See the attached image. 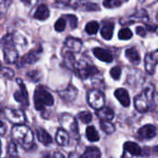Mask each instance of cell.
I'll return each mask as SVG.
<instances>
[{
	"instance_id": "d590c367",
	"label": "cell",
	"mask_w": 158,
	"mask_h": 158,
	"mask_svg": "<svg viewBox=\"0 0 158 158\" xmlns=\"http://www.w3.org/2000/svg\"><path fill=\"white\" fill-rule=\"evenodd\" d=\"M136 34L139 36H142L144 37L146 35V30L142 27V26H138L136 28Z\"/></svg>"
},
{
	"instance_id": "277c9868",
	"label": "cell",
	"mask_w": 158,
	"mask_h": 158,
	"mask_svg": "<svg viewBox=\"0 0 158 158\" xmlns=\"http://www.w3.org/2000/svg\"><path fill=\"white\" fill-rule=\"evenodd\" d=\"M2 46L4 51V58L8 63L16 62L18 60V51L14 44V37L12 35H7L2 39Z\"/></svg>"
},
{
	"instance_id": "1f68e13d",
	"label": "cell",
	"mask_w": 158,
	"mask_h": 158,
	"mask_svg": "<svg viewBox=\"0 0 158 158\" xmlns=\"http://www.w3.org/2000/svg\"><path fill=\"white\" fill-rule=\"evenodd\" d=\"M121 73H122V69L119 66H114L110 71V74H111L112 78L114 79V80H118V79H120Z\"/></svg>"
},
{
	"instance_id": "9c48e42d",
	"label": "cell",
	"mask_w": 158,
	"mask_h": 158,
	"mask_svg": "<svg viewBox=\"0 0 158 158\" xmlns=\"http://www.w3.org/2000/svg\"><path fill=\"white\" fill-rule=\"evenodd\" d=\"M42 48H38L36 49H34L32 51H30L28 54H26L25 56H23L20 60H19V63H18V66L22 67V66H24V65H27V64H33L35 62H36L41 54H42Z\"/></svg>"
},
{
	"instance_id": "816d5d0a",
	"label": "cell",
	"mask_w": 158,
	"mask_h": 158,
	"mask_svg": "<svg viewBox=\"0 0 158 158\" xmlns=\"http://www.w3.org/2000/svg\"><path fill=\"white\" fill-rule=\"evenodd\" d=\"M0 68H1V63H0Z\"/></svg>"
},
{
	"instance_id": "5b68a950",
	"label": "cell",
	"mask_w": 158,
	"mask_h": 158,
	"mask_svg": "<svg viewBox=\"0 0 158 158\" xmlns=\"http://www.w3.org/2000/svg\"><path fill=\"white\" fill-rule=\"evenodd\" d=\"M75 71H76L78 76L84 79V80L99 73V70L94 65L84 62V61L79 62V64L76 65Z\"/></svg>"
},
{
	"instance_id": "6da1fadb",
	"label": "cell",
	"mask_w": 158,
	"mask_h": 158,
	"mask_svg": "<svg viewBox=\"0 0 158 158\" xmlns=\"http://www.w3.org/2000/svg\"><path fill=\"white\" fill-rule=\"evenodd\" d=\"M153 95H154V88L153 86L150 85L135 98L134 100L135 108L139 113L147 112L153 102Z\"/></svg>"
},
{
	"instance_id": "44dd1931",
	"label": "cell",
	"mask_w": 158,
	"mask_h": 158,
	"mask_svg": "<svg viewBox=\"0 0 158 158\" xmlns=\"http://www.w3.org/2000/svg\"><path fill=\"white\" fill-rule=\"evenodd\" d=\"M126 57L129 60V61L132 64L138 65L140 62V56L138 50L134 48H130L126 50Z\"/></svg>"
},
{
	"instance_id": "603a6c76",
	"label": "cell",
	"mask_w": 158,
	"mask_h": 158,
	"mask_svg": "<svg viewBox=\"0 0 158 158\" xmlns=\"http://www.w3.org/2000/svg\"><path fill=\"white\" fill-rule=\"evenodd\" d=\"M101 150L97 147L91 146L86 149L84 153L81 155V158H101Z\"/></svg>"
},
{
	"instance_id": "4316f807",
	"label": "cell",
	"mask_w": 158,
	"mask_h": 158,
	"mask_svg": "<svg viewBox=\"0 0 158 158\" xmlns=\"http://www.w3.org/2000/svg\"><path fill=\"white\" fill-rule=\"evenodd\" d=\"M101 127L107 134H112L115 130V127L113 123H111V121L101 120Z\"/></svg>"
},
{
	"instance_id": "8d00e7d4",
	"label": "cell",
	"mask_w": 158,
	"mask_h": 158,
	"mask_svg": "<svg viewBox=\"0 0 158 158\" xmlns=\"http://www.w3.org/2000/svg\"><path fill=\"white\" fill-rule=\"evenodd\" d=\"M9 152H10V154H13V155H15L17 153V148L13 142H10L9 145Z\"/></svg>"
},
{
	"instance_id": "f546056e",
	"label": "cell",
	"mask_w": 158,
	"mask_h": 158,
	"mask_svg": "<svg viewBox=\"0 0 158 158\" xmlns=\"http://www.w3.org/2000/svg\"><path fill=\"white\" fill-rule=\"evenodd\" d=\"M78 118L80 119L84 124H89L92 120V114H91V113H89L88 111L80 112L78 114Z\"/></svg>"
},
{
	"instance_id": "60d3db41",
	"label": "cell",
	"mask_w": 158,
	"mask_h": 158,
	"mask_svg": "<svg viewBox=\"0 0 158 158\" xmlns=\"http://www.w3.org/2000/svg\"><path fill=\"white\" fill-rule=\"evenodd\" d=\"M11 3V0H0V5H3L5 7H8Z\"/></svg>"
},
{
	"instance_id": "f1b7e54d",
	"label": "cell",
	"mask_w": 158,
	"mask_h": 158,
	"mask_svg": "<svg viewBox=\"0 0 158 158\" xmlns=\"http://www.w3.org/2000/svg\"><path fill=\"white\" fill-rule=\"evenodd\" d=\"M133 34L128 28H123L118 33V38L121 40H128L132 37Z\"/></svg>"
},
{
	"instance_id": "8fae6325",
	"label": "cell",
	"mask_w": 158,
	"mask_h": 158,
	"mask_svg": "<svg viewBox=\"0 0 158 158\" xmlns=\"http://www.w3.org/2000/svg\"><path fill=\"white\" fill-rule=\"evenodd\" d=\"M145 70L149 74H152L158 64V50L146 54L144 59Z\"/></svg>"
},
{
	"instance_id": "bcb514c9",
	"label": "cell",
	"mask_w": 158,
	"mask_h": 158,
	"mask_svg": "<svg viewBox=\"0 0 158 158\" xmlns=\"http://www.w3.org/2000/svg\"><path fill=\"white\" fill-rule=\"evenodd\" d=\"M0 155H1V141H0Z\"/></svg>"
},
{
	"instance_id": "4dcf8cb0",
	"label": "cell",
	"mask_w": 158,
	"mask_h": 158,
	"mask_svg": "<svg viewBox=\"0 0 158 158\" xmlns=\"http://www.w3.org/2000/svg\"><path fill=\"white\" fill-rule=\"evenodd\" d=\"M103 6L107 9H114L122 5L121 0H103Z\"/></svg>"
},
{
	"instance_id": "7c38bea8",
	"label": "cell",
	"mask_w": 158,
	"mask_h": 158,
	"mask_svg": "<svg viewBox=\"0 0 158 158\" xmlns=\"http://www.w3.org/2000/svg\"><path fill=\"white\" fill-rule=\"evenodd\" d=\"M82 42L74 37H67L64 42V49L73 53H78L82 48Z\"/></svg>"
},
{
	"instance_id": "681fc988",
	"label": "cell",
	"mask_w": 158,
	"mask_h": 158,
	"mask_svg": "<svg viewBox=\"0 0 158 158\" xmlns=\"http://www.w3.org/2000/svg\"><path fill=\"white\" fill-rule=\"evenodd\" d=\"M139 2H144L145 0H139Z\"/></svg>"
},
{
	"instance_id": "c3c4849f",
	"label": "cell",
	"mask_w": 158,
	"mask_h": 158,
	"mask_svg": "<svg viewBox=\"0 0 158 158\" xmlns=\"http://www.w3.org/2000/svg\"><path fill=\"white\" fill-rule=\"evenodd\" d=\"M1 110H2V106H1V104H0V112H1Z\"/></svg>"
},
{
	"instance_id": "74e56055",
	"label": "cell",
	"mask_w": 158,
	"mask_h": 158,
	"mask_svg": "<svg viewBox=\"0 0 158 158\" xmlns=\"http://www.w3.org/2000/svg\"><path fill=\"white\" fill-rule=\"evenodd\" d=\"M2 73H3V74H4L5 76H9V77H13V75H14V72H13L12 70L9 69V68L3 69V70H2Z\"/></svg>"
},
{
	"instance_id": "ac0fdd59",
	"label": "cell",
	"mask_w": 158,
	"mask_h": 158,
	"mask_svg": "<svg viewBox=\"0 0 158 158\" xmlns=\"http://www.w3.org/2000/svg\"><path fill=\"white\" fill-rule=\"evenodd\" d=\"M96 114L101 120H105V121H111L114 117V111L109 107H102L97 110Z\"/></svg>"
},
{
	"instance_id": "484cf974",
	"label": "cell",
	"mask_w": 158,
	"mask_h": 158,
	"mask_svg": "<svg viewBox=\"0 0 158 158\" xmlns=\"http://www.w3.org/2000/svg\"><path fill=\"white\" fill-rule=\"evenodd\" d=\"M86 135L87 138L89 141L91 142H96L100 139V135L98 133V131L96 130V128L93 126L88 127H87V131H86Z\"/></svg>"
},
{
	"instance_id": "7402d4cb",
	"label": "cell",
	"mask_w": 158,
	"mask_h": 158,
	"mask_svg": "<svg viewBox=\"0 0 158 158\" xmlns=\"http://www.w3.org/2000/svg\"><path fill=\"white\" fill-rule=\"evenodd\" d=\"M114 25L113 23H105L101 29L102 36L106 40H110L114 34Z\"/></svg>"
},
{
	"instance_id": "30bf717a",
	"label": "cell",
	"mask_w": 158,
	"mask_h": 158,
	"mask_svg": "<svg viewBox=\"0 0 158 158\" xmlns=\"http://www.w3.org/2000/svg\"><path fill=\"white\" fill-rule=\"evenodd\" d=\"M60 122L65 130L70 131L73 136H78V126L73 116L70 114H63L61 116Z\"/></svg>"
},
{
	"instance_id": "f35d334b",
	"label": "cell",
	"mask_w": 158,
	"mask_h": 158,
	"mask_svg": "<svg viewBox=\"0 0 158 158\" xmlns=\"http://www.w3.org/2000/svg\"><path fill=\"white\" fill-rule=\"evenodd\" d=\"M21 1L27 6H33L37 2V0H21Z\"/></svg>"
},
{
	"instance_id": "f907efd6",
	"label": "cell",
	"mask_w": 158,
	"mask_h": 158,
	"mask_svg": "<svg viewBox=\"0 0 158 158\" xmlns=\"http://www.w3.org/2000/svg\"><path fill=\"white\" fill-rule=\"evenodd\" d=\"M156 20L158 21V13H157V15H156Z\"/></svg>"
},
{
	"instance_id": "836d02e7",
	"label": "cell",
	"mask_w": 158,
	"mask_h": 158,
	"mask_svg": "<svg viewBox=\"0 0 158 158\" xmlns=\"http://www.w3.org/2000/svg\"><path fill=\"white\" fill-rule=\"evenodd\" d=\"M27 76L31 79L32 81L36 82V81H39L40 80V78H41V73L39 71H36V70L31 71V72H29L27 73Z\"/></svg>"
},
{
	"instance_id": "3957f363",
	"label": "cell",
	"mask_w": 158,
	"mask_h": 158,
	"mask_svg": "<svg viewBox=\"0 0 158 158\" xmlns=\"http://www.w3.org/2000/svg\"><path fill=\"white\" fill-rule=\"evenodd\" d=\"M35 107L37 111H42L46 106H52L54 99L52 95L43 87H37L34 94Z\"/></svg>"
},
{
	"instance_id": "d4e9b609",
	"label": "cell",
	"mask_w": 158,
	"mask_h": 158,
	"mask_svg": "<svg viewBox=\"0 0 158 158\" xmlns=\"http://www.w3.org/2000/svg\"><path fill=\"white\" fill-rule=\"evenodd\" d=\"M76 7L78 8L77 10H87V11H94V10H99V6L95 3H91V2H88V4L86 5L85 2H83V0H80L78 2V4L76 5Z\"/></svg>"
},
{
	"instance_id": "52a82bcc",
	"label": "cell",
	"mask_w": 158,
	"mask_h": 158,
	"mask_svg": "<svg viewBox=\"0 0 158 158\" xmlns=\"http://www.w3.org/2000/svg\"><path fill=\"white\" fill-rule=\"evenodd\" d=\"M18 86L20 87V89L14 93V99L20 102L23 107H28L29 101H28V92L26 90L25 85L23 84L22 79H17Z\"/></svg>"
},
{
	"instance_id": "e575fe53",
	"label": "cell",
	"mask_w": 158,
	"mask_h": 158,
	"mask_svg": "<svg viewBox=\"0 0 158 158\" xmlns=\"http://www.w3.org/2000/svg\"><path fill=\"white\" fill-rule=\"evenodd\" d=\"M66 19L68 20L71 28H76L77 27V18L74 15H66Z\"/></svg>"
},
{
	"instance_id": "ffe728a7",
	"label": "cell",
	"mask_w": 158,
	"mask_h": 158,
	"mask_svg": "<svg viewBox=\"0 0 158 158\" xmlns=\"http://www.w3.org/2000/svg\"><path fill=\"white\" fill-rule=\"evenodd\" d=\"M56 141L60 146H67L70 142V138L67 131L63 128L58 129L56 133Z\"/></svg>"
},
{
	"instance_id": "e0dca14e",
	"label": "cell",
	"mask_w": 158,
	"mask_h": 158,
	"mask_svg": "<svg viewBox=\"0 0 158 158\" xmlns=\"http://www.w3.org/2000/svg\"><path fill=\"white\" fill-rule=\"evenodd\" d=\"M124 150L130 155L134 156H139L142 153L141 148L139 146V144L133 142V141H127L124 144Z\"/></svg>"
},
{
	"instance_id": "ee69618b",
	"label": "cell",
	"mask_w": 158,
	"mask_h": 158,
	"mask_svg": "<svg viewBox=\"0 0 158 158\" xmlns=\"http://www.w3.org/2000/svg\"><path fill=\"white\" fill-rule=\"evenodd\" d=\"M57 2H60V3H62V4H69L71 0H56Z\"/></svg>"
},
{
	"instance_id": "9a60e30c",
	"label": "cell",
	"mask_w": 158,
	"mask_h": 158,
	"mask_svg": "<svg viewBox=\"0 0 158 158\" xmlns=\"http://www.w3.org/2000/svg\"><path fill=\"white\" fill-rule=\"evenodd\" d=\"M93 53L95 55L96 58H98L100 60L103 61V62H107L110 63L113 61V55L106 49L101 48H96L93 49Z\"/></svg>"
},
{
	"instance_id": "b9f144b4",
	"label": "cell",
	"mask_w": 158,
	"mask_h": 158,
	"mask_svg": "<svg viewBox=\"0 0 158 158\" xmlns=\"http://www.w3.org/2000/svg\"><path fill=\"white\" fill-rule=\"evenodd\" d=\"M69 158H81V156L79 155L77 152H71V153H70V155H69Z\"/></svg>"
},
{
	"instance_id": "ab89813d",
	"label": "cell",
	"mask_w": 158,
	"mask_h": 158,
	"mask_svg": "<svg viewBox=\"0 0 158 158\" xmlns=\"http://www.w3.org/2000/svg\"><path fill=\"white\" fill-rule=\"evenodd\" d=\"M6 132V126L2 121H0V134H4Z\"/></svg>"
},
{
	"instance_id": "7a4b0ae2",
	"label": "cell",
	"mask_w": 158,
	"mask_h": 158,
	"mask_svg": "<svg viewBox=\"0 0 158 158\" xmlns=\"http://www.w3.org/2000/svg\"><path fill=\"white\" fill-rule=\"evenodd\" d=\"M13 137L23 145V147L26 149H30L32 146H35L34 144V135L32 130L23 125H17L12 129Z\"/></svg>"
},
{
	"instance_id": "7bdbcfd3",
	"label": "cell",
	"mask_w": 158,
	"mask_h": 158,
	"mask_svg": "<svg viewBox=\"0 0 158 158\" xmlns=\"http://www.w3.org/2000/svg\"><path fill=\"white\" fill-rule=\"evenodd\" d=\"M52 158H65V157L61 152H55L54 155L52 156Z\"/></svg>"
},
{
	"instance_id": "d6986e66",
	"label": "cell",
	"mask_w": 158,
	"mask_h": 158,
	"mask_svg": "<svg viewBox=\"0 0 158 158\" xmlns=\"http://www.w3.org/2000/svg\"><path fill=\"white\" fill-rule=\"evenodd\" d=\"M48 17H49V10L44 4L38 6L35 12L34 13V18L36 20H39V21H45Z\"/></svg>"
},
{
	"instance_id": "8992f818",
	"label": "cell",
	"mask_w": 158,
	"mask_h": 158,
	"mask_svg": "<svg viewBox=\"0 0 158 158\" xmlns=\"http://www.w3.org/2000/svg\"><path fill=\"white\" fill-rule=\"evenodd\" d=\"M88 102L93 109L99 110L104 107L105 97L102 91L98 89H92L88 93Z\"/></svg>"
},
{
	"instance_id": "cb8c5ba5",
	"label": "cell",
	"mask_w": 158,
	"mask_h": 158,
	"mask_svg": "<svg viewBox=\"0 0 158 158\" xmlns=\"http://www.w3.org/2000/svg\"><path fill=\"white\" fill-rule=\"evenodd\" d=\"M36 135H37V138H38L39 141L42 142L45 145H48L49 143L52 142L51 136L45 129H43L41 127H39V128L36 129Z\"/></svg>"
},
{
	"instance_id": "5bb4252c",
	"label": "cell",
	"mask_w": 158,
	"mask_h": 158,
	"mask_svg": "<svg viewBox=\"0 0 158 158\" xmlns=\"http://www.w3.org/2000/svg\"><path fill=\"white\" fill-rule=\"evenodd\" d=\"M59 94L62 100H64L66 102H73L77 96V89L74 87H73L72 85H70L65 89L60 90L59 92Z\"/></svg>"
},
{
	"instance_id": "4fadbf2b",
	"label": "cell",
	"mask_w": 158,
	"mask_h": 158,
	"mask_svg": "<svg viewBox=\"0 0 158 158\" xmlns=\"http://www.w3.org/2000/svg\"><path fill=\"white\" fill-rule=\"evenodd\" d=\"M156 135V127L152 125H145L138 131V136L140 139H151Z\"/></svg>"
},
{
	"instance_id": "2e32d148",
	"label": "cell",
	"mask_w": 158,
	"mask_h": 158,
	"mask_svg": "<svg viewBox=\"0 0 158 158\" xmlns=\"http://www.w3.org/2000/svg\"><path fill=\"white\" fill-rule=\"evenodd\" d=\"M115 98L120 102L124 107H128L130 104V98L128 92L125 89H117L114 92Z\"/></svg>"
},
{
	"instance_id": "f6af8a7d",
	"label": "cell",
	"mask_w": 158,
	"mask_h": 158,
	"mask_svg": "<svg viewBox=\"0 0 158 158\" xmlns=\"http://www.w3.org/2000/svg\"><path fill=\"white\" fill-rule=\"evenodd\" d=\"M44 158H52V156H51L50 154H48H48H46V155L44 156Z\"/></svg>"
},
{
	"instance_id": "7dc6e473",
	"label": "cell",
	"mask_w": 158,
	"mask_h": 158,
	"mask_svg": "<svg viewBox=\"0 0 158 158\" xmlns=\"http://www.w3.org/2000/svg\"><path fill=\"white\" fill-rule=\"evenodd\" d=\"M149 158H158V156H150Z\"/></svg>"
},
{
	"instance_id": "ba28073f",
	"label": "cell",
	"mask_w": 158,
	"mask_h": 158,
	"mask_svg": "<svg viewBox=\"0 0 158 158\" xmlns=\"http://www.w3.org/2000/svg\"><path fill=\"white\" fill-rule=\"evenodd\" d=\"M5 115L10 122L17 124V125H22L26 120L25 115L22 110L7 108V109H5Z\"/></svg>"
},
{
	"instance_id": "83f0119b",
	"label": "cell",
	"mask_w": 158,
	"mask_h": 158,
	"mask_svg": "<svg viewBox=\"0 0 158 158\" xmlns=\"http://www.w3.org/2000/svg\"><path fill=\"white\" fill-rule=\"evenodd\" d=\"M99 27H100L99 23L97 22H95V21H92V22H89V23H87L85 30L89 35H95L98 32Z\"/></svg>"
},
{
	"instance_id": "d6a6232c",
	"label": "cell",
	"mask_w": 158,
	"mask_h": 158,
	"mask_svg": "<svg viewBox=\"0 0 158 158\" xmlns=\"http://www.w3.org/2000/svg\"><path fill=\"white\" fill-rule=\"evenodd\" d=\"M66 27V22L63 18H60L59 19L56 23H55V25H54V28L57 32H63L64 29Z\"/></svg>"
}]
</instances>
